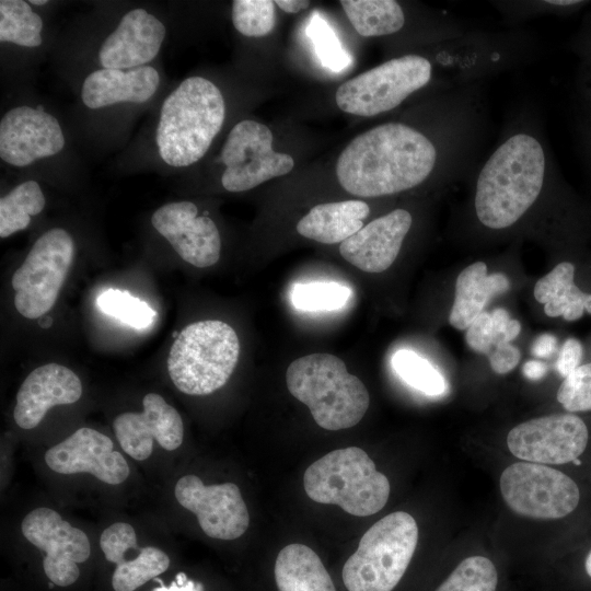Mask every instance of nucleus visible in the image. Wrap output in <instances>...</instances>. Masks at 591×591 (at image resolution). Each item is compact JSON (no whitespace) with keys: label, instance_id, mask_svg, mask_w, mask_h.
<instances>
[{"label":"nucleus","instance_id":"1","mask_svg":"<svg viewBox=\"0 0 591 591\" xmlns=\"http://www.w3.org/2000/svg\"><path fill=\"white\" fill-rule=\"evenodd\" d=\"M480 135L439 142L402 121L356 136L340 152L336 176L358 197H382L420 186L436 172H468Z\"/></svg>","mask_w":591,"mask_h":591},{"label":"nucleus","instance_id":"2","mask_svg":"<svg viewBox=\"0 0 591 591\" xmlns=\"http://www.w3.org/2000/svg\"><path fill=\"white\" fill-rule=\"evenodd\" d=\"M476 172L473 207L478 222L494 231L519 223L542 198L552 172L533 120H513Z\"/></svg>","mask_w":591,"mask_h":591},{"label":"nucleus","instance_id":"3","mask_svg":"<svg viewBox=\"0 0 591 591\" xmlns=\"http://www.w3.org/2000/svg\"><path fill=\"white\" fill-rule=\"evenodd\" d=\"M225 103L210 80L194 76L185 79L164 100L155 142L160 158L174 167L198 162L220 132Z\"/></svg>","mask_w":591,"mask_h":591},{"label":"nucleus","instance_id":"4","mask_svg":"<svg viewBox=\"0 0 591 591\" xmlns=\"http://www.w3.org/2000/svg\"><path fill=\"white\" fill-rule=\"evenodd\" d=\"M289 392L305 404L315 422L326 430L356 426L370 404L367 387L331 354H312L291 362L286 372Z\"/></svg>","mask_w":591,"mask_h":591},{"label":"nucleus","instance_id":"5","mask_svg":"<svg viewBox=\"0 0 591 591\" xmlns=\"http://www.w3.org/2000/svg\"><path fill=\"white\" fill-rule=\"evenodd\" d=\"M303 486L313 501L337 505L357 517L379 512L390 497V482L358 447L334 450L305 471Z\"/></svg>","mask_w":591,"mask_h":591},{"label":"nucleus","instance_id":"6","mask_svg":"<svg viewBox=\"0 0 591 591\" xmlns=\"http://www.w3.org/2000/svg\"><path fill=\"white\" fill-rule=\"evenodd\" d=\"M240 356L235 331L218 320L187 325L175 338L167 357L174 385L187 395H208L221 389Z\"/></svg>","mask_w":591,"mask_h":591},{"label":"nucleus","instance_id":"7","mask_svg":"<svg viewBox=\"0 0 591 591\" xmlns=\"http://www.w3.org/2000/svg\"><path fill=\"white\" fill-rule=\"evenodd\" d=\"M418 542L416 520L396 511L375 522L346 560L343 581L348 591H392L404 576Z\"/></svg>","mask_w":591,"mask_h":591},{"label":"nucleus","instance_id":"8","mask_svg":"<svg viewBox=\"0 0 591 591\" xmlns=\"http://www.w3.org/2000/svg\"><path fill=\"white\" fill-rule=\"evenodd\" d=\"M433 78V65L425 56L408 54L389 59L341 83L336 104L345 113L373 117L399 106Z\"/></svg>","mask_w":591,"mask_h":591},{"label":"nucleus","instance_id":"9","mask_svg":"<svg viewBox=\"0 0 591 591\" xmlns=\"http://www.w3.org/2000/svg\"><path fill=\"white\" fill-rule=\"evenodd\" d=\"M74 257V242L63 229L45 232L12 276L14 306L26 318H38L56 303Z\"/></svg>","mask_w":591,"mask_h":591},{"label":"nucleus","instance_id":"10","mask_svg":"<svg viewBox=\"0 0 591 591\" xmlns=\"http://www.w3.org/2000/svg\"><path fill=\"white\" fill-rule=\"evenodd\" d=\"M500 491L513 512L536 520L564 518L577 508L580 499L579 488L569 476L531 462L508 466L500 476Z\"/></svg>","mask_w":591,"mask_h":591},{"label":"nucleus","instance_id":"11","mask_svg":"<svg viewBox=\"0 0 591 591\" xmlns=\"http://www.w3.org/2000/svg\"><path fill=\"white\" fill-rule=\"evenodd\" d=\"M274 136L264 124L244 119L230 130L220 159L224 165L223 188L231 193L252 189L292 171L294 160L273 149Z\"/></svg>","mask_w":591,"mask_h":591},{"label":"nucleus","instance_id":"12","mask_svg":"<svg viewBox=\"0 0 591 591\" xmlns=\"http://www.w3.org/2000/svg\"><path fill=\"white\" fill-rule=\"evenodd\" d=\"M22 535L35 547L43 551V568L46 577L56 586L74 583L80 569L91 554L86 534L65 521L48 507H38L28 512L21 523Z\"/></svg>","mask_w":591,"mask_h":591},{"label":"nucleus","instance_id":"13","mask_svg":"<svg viewBox=\"0 0 591 591\" xmlns=\"http://www.w3.org/2000/svg\"><path fill=\"white\" fill-rule=\"evenodd\" d=\"M588 428L573 414H553L524 421L507 436L509 451L518 459L538 464L573 462L588 444Z\"/></svg>","mask_w":591,"mask_h":591},{"label":"nucleus","instance_id":"14","mask_svg":"<svg viewBox=\"0 0 591 591\" xmlns=\"http://www.w3.org/2000/svg\"><path fill=\"white\" fill-rule=\"evenodd\" d=\"M174 495L211 538L235 540L248 528L250 513L234 483L205 485L198 476L188 474L176 482Z\"/></svg>","mask_w":591,"mask_h":591},{"label":"nucleus","instance_id":"15","mask_svg":"<svg viewBox=\"0 0 591 591\" xmlns=\"http://www.w3.org/2000/svg\"><path fill=\"white\" fill-rule=\"evenodd\" d=\"M141 413L119 414L113 429L121 449L136 461L147 460L155 441L162 449L174 451L184 438L183 420L178 412L158 393L142 399Z\"/></svg>","mask_w":591,"mask_h":591},{"label":"nucleus","instance_id":"16","mask_svg":"<svg viewBox=\"0 0 591 591\" xmlns=\"http://www.w3.org/2000/svg\"><path fill=\"white\" fill-rule=\"evenodd\" d=\"M65 136L51 114L31 106L8 111L0 121V157L7 164L23 167L59 153Z\"/></svg>","mask_w":591,"mask_h":591},{"label":"nucleus","instance_id":"17","mask_svg":"<svg viewBox=\"0 0 591 591\" xmlns=\"http://www.w3.org/2000/svg\"><path fill=\"white\" fill-rule=\"evenodd\" d=\"M45 462L58 474L88 473L108 485H119L130 474L126 459L114 450L109 437L88 427L48 449Z\"/></svg>","mask_w":591,"mask_h":591},{"label":"nucleus","instance_id":"18","mask_svg":"<svg viewBox=\"0 0 591 591\" xmlns=\"http://www.w3.org/2000/svg\"><path fill=\"white\" fill-rule=\"evenodd\" d=\"M151 222L186 263L205 268L219 260V230L209 217L198 215L195 204L184 200L163 205L153 212Z\"/></svg>","mask_w":591,"mask_h":591},{"label":"nucleus","instance_id":"19","mask_svg":"<svg viewBox=\"0 0 591 591\" xmlns=\"http://www.w3.org/2000/svg\"><path fill=\"white\" fill-rule=\"evenodd\" d=\"M413 224L410 212L396 208L340 243L344 259L366 273H382L395 262Z\"/></svg>","mask_w":591,"mask_h":591},{"label":"nucleus","instance_id":"20","mask_svg":"<svg viewBox=\"0 0 591 591\" xmlns=\"http://www.w3.org/2000/svg\"><path fill=\"white\" fill-rule=\"evenodd\" d=\"M81 395L82 383L72 370L57 363L44 364L21 384L13 409L14 421L22 429H33L51 407L73 404Z\"/></svg>","mask_w":591,"mask_h":591},{"label":"nucleus","instance_id":"21","mask_svg":"<svg viewBox=\"0 0 591 591\" xmlns=\"http://www.w3.org/2000/svg\"><path fill=\"white\" fill-rule=\"evenodd\" d=\"M164 24L144 9L127 12L106 37L99 51L103 68L131 69L146 66L160 51Z\"/></svg>","mask_w":591,"mask_h":591},{"label":"nucleus","instance_id":"22","mask_svg":"<svg viewBox=\"0 0 591 591\" xmlns=\"http://www.w3.org/2000/svg\"><path fill=\"white\" fill-rule=\"evenodd\" d=\"M160 74L151 66L131 69L102 68L83 81L81 99L89 108H101L117 103H144L158 90Z\"/></svg>","mask_w":591,"mask_h":591},{"label":"nucleus","instance_id":"23","mask_svg":"<svg viewBox=\"0 0 591 591\" xmlns=\"http://www.w3.org/2000/svg\"><path fill=\"white\" fill-rule=\"evenodd\" d=\"M369 213L370 207L362 200L320 204L299 220L296 229L300 235L320 243H343L362 229Z\"/></svg>","mask_w":591,"mask_h":591},{"label":"nucleus","instance_id":"24","mask_svg":"<svg viewBox=\"0 0 591 591\" xmlns=\"http://www.w3.org/2000/svg\"><path fill=\"white\" fill-rule=\"evenodd\" d=\"M510 283L501 273L487 274V265L476 262L456 278L455 298L449 323L456 329H467L484 308L496 296L509 290Z\"/></svg>","mask_w":591,"mask_h":591},{"label":"nucleus","instance_id":"25","mask_svg":"<svg viewBox=\"0 0 591 591\" xmlns=\"http://www.w3.org/2000/svg\"><path fill=\"white\" fill-rule=\"evenodd\" d=\"M279 591H336L318 555L300 543L283 547L275 563Z\"/></svg>","mask_w":591,"mask_h":591},{"label":"nucleus","instance_id":"26","mask_svg":"<svg viewBox=\"0 0 591 591\" xmlns=\"http://www.w3.org/2000/svg\"><path fill=\"white\" fill-rule=\"evenodd\" d=\"M573 276L575 266L561 262L535 283L534 298L544 304L547 316L576 321L584 312L591 314V293L582 292L575 285Z\"/></svg>","mask_w":591,"mask_h":591},{"label":"nucleus","instance_id":"27","mask_svg":"<svg viewBox=\"0 0 591 591\" xmlns=\"http://www.w3.org/2000/svg\"><path fill=\"white\" fill-rule=\"evenodd\" d=\"M349 22L363 37L395 34L406 23L402 4L395 0H341Z\"/></svg>","mask_w":591,"mask_h":591},{"label":"nucleus","instance_id":"28","mask_svg":"<svg viewBox=\"0 0 591 591\" xmlns=\"http://www.w3.org/2000/svg\"><path fill=\"white\" fill-rule=\"evenodd\" d=\"M104 556L116 565L112 577L115 591H135L170 567L169 555L154 546L139 548L132 558L117 552H107Z\"/></svg>","mask_w":591,"mask_h":591},{"label":"nucleus","instance_id":"29","mask_svg":"<svg viewBox=\"0 0 591 591\" xmlns=\"http://www.w3.org/2000/svg\"><path fill=\"white\" fill-rule=\"evenodd\" d=\"M45 196L39 184L26 181L11 189L0 199V236L2 239L22 231L31 223V218L42 212Z\"/></svg>","mask_w":591,"mask_h":591},{"label":"nucleus","instance_id":"30","mask_svg":"<svg viewBox=\"0 0 591 591\" xmlns=\"http://www.w3.org/2000/svg\"><path fill=\"white\" fill-rule=\"evenodd\" d=\"M521 331L519 321L511 318L503 309L480 313L466 329L468 347L488 356L494 349L513 340Z\"/></svg>","mask_w":591,"mask_h":591},{"label":"nucleus","instance_id":"31","mask_svg":"<svg viewBox=\"0 0 591 591\" xmlns=\"http://www.w3.org/2000/svg\"><path fill=\"white\" fill-rule=\"evenodd\" d=\"M42 18L26 1H0V42L23 47H37L42 44Z\"/></svg>","mask_w":591,"mask_h":591},{"label":"nucleus","instance_id":"32","mask_svg":"<svg viewBox=\"0 0 591 591\" xmlns=\"http://www.w3.org/2000/svg\"><path fill=\"white\" fill-rule=\"evenodd\" d=\"M392 367L408 385L426 395L438 396L447 390L442 374L413 350H397L392 357Z\"/></svg>","mask_w":591,"mask_h":591},{"label":"nucleus","instance_id":"33","mask_svg":"<svg viewBox=\"0 0 591 591\" xmlns=\"http://www.w3.org/2000/svg\"><path fill=\"white\" fill-rule=\"evenodd\" d=\"M498 575L484 556L463 559L436 591H496Z\"/></svg>","mask_w":591,"mask_h":591},{"label":"nucleus","instance_id":"34","mask_svg":"<svg viewBox=\"0 0 591 591\" xmlns=\"http://www.w3.org/2000/svg\"><path fill=\"white\" fill-rule=\"evenodd\" d=\"M350 296L351 290L337 282H310L296 285L291 299L302 311H333L344 306Z\"/></svg>","mask_w":591,"mask_h":591},{"label":"nucleus","instance_id":"35","mask_svg":"<svg viewBox=\"0 0 591 591\" xmlns=\"http://www.w3.org/2000/svg\"><path fill=\"white\" fill-rule=\"evenodd\" d=\"M275 7V1L270 0H234L232 23L244 36H266L276 24Z\"/></svg>","mask_w":591,"mask_h":591},{"label":"nucleus","instance_id":"36","mask_svg":"<svg viewBox=\"0 0 591 591\" xmlns=\"http://www.w3.org/2000/svg\"><path fill=\"white\" fill-rule=\"evenodd\" d=\"M99 308L135 328H146L154 320L155 311L127 291L109 289L97 298Z\"/></svg>","mask_w":591,"mask_h":591},{"label":"nucleus","instance_id":"37","mask_svg":"<svg viewBox=\"0 0 591 591\" xmlns=\"http://www.w3.org/2000/svg\"><path fill=\"white\" fill-rule=\"evenodd\" d=\"M557 401L571 413L591 410V363L579 366L565 378Z\"/></svg>","mask_w":591,"mask_h":591},{"label":"nucleus","instance_id":"38","mask_svg":"<svg viewBox=\"0 0 591 591\" xmlns=\"http://www.w3.org/2000/svg\"><path fill=\"white\" fill-rule=\"evenodd\" d=\"M519 349L510 343L494 349L488 356L494 372L505 374L511 371L520 361Z\"/></svg>","mask_w":591,"mask_h":591},{"label":"nucleus","instance_id":"39","mask_svg":"<svg viewBox=\"0 0 591 591\" xmlns=\"http://www.w3.org/2000/svg\"><path fill=\"white\" fill-rule=\"evenodd\" d=\"M582 346L575 338H568L561 346L557 360V370L564 378L568 376L580 366Z\"/></svg>","mask_w":591,"mask_h":591},{"label":"nucleus","instance_id":"40","mask_svg":"<svg viewBox=\"0 0 591 591\" xmlns=\"http://www.w3.org/2000/svg\"><path fill=\"white\" fill-rule=\"evenodd\" d=\"M556 348V337L551 334H543L534 340L531 351L537 358H546L553 355Z\"/></svg>","mask_w":591,"mask_h":591},{"label":"nucleus","instance_id":"41","mask_svg":"<svg viewBox=\"0 0 591 591\" xmlns=\"http://www.w3.org/2000/svg\"><path fill=\"white\" fill-rule=\"evenodd\" d=\"M523 374L533 381L541 380L547 372V366L537 360H529L523 366Z\"/></svg>","mask_w":591,"mask_h":591},{"label":"nucleus","instance_id":"42","mask_svg":"<svg viewBox=\"0 0 591 591\" xmlns=\"http://www.w3.org/2000/svg\"><path fill=\"white\" fill-rule=\"evenodd\" d=\"M308 0H276L275 4L286 13H298L310 7Z\"/></svg>","mask_w":591,"mask_h":591},{"label":"nucleus","instance_id":"43","mask_svg":"<svg viewBox=\"0 0 591 591\" xmlns=\"http://www.w3.org/2000/svg\"><path fill=\"white\" fill-rule=\"evenodd\" d=\"M584 568H586L587 573L591 578V551L589 552V554L586 557Z\"/></svg>","mask_w":591,"mask_h":591},{"label":"nucleus","instance_id":"44","mask_svg":"<svg viewBox=\"0 0 591 591\" xmlns=\"http://www.w3.org/2000/svg\"><path fill=\"white\" fill-rule=\"evenodd\" d=\"M47 2H48L47 0H32L28 3L35 4V5H43V4H46Z\"/></svg>","mask_w":591,"mask_h":591}]
</instances>
